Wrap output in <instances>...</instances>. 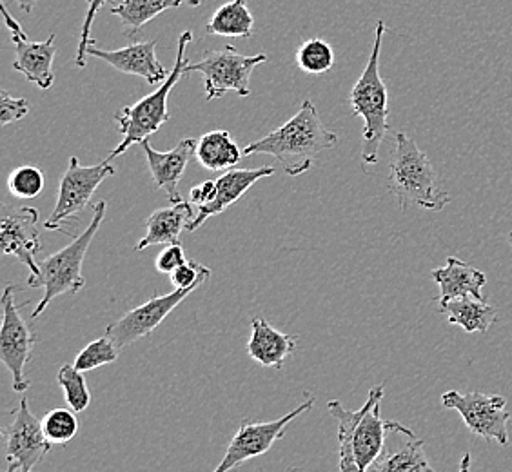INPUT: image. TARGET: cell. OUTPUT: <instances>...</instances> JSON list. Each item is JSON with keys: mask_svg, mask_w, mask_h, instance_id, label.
<instances>
[{"mask_svg": "<svg viewBox=\"0 0 512 472\" xmlns=\"http://www.w3.org/2000/svg\"><path fill=\"white\" fill-rule=\"evenodd\" d=\"M180 2H184V0H180ZM189 6L197 8V6H200V0H189Z\"/></svg>", "mask_w": 512, "mask_h": 472, "instance_id": "ab89813d", "label": "cell"}, {"mask_svg": "<svg viewBox=\"0 0 512 472\" xmlns=\"http://www.w3.org/2000/svg\"><path fill=\"white\" fill-rule=\"evenodd\" d=\"M119 351V347L113 344V340L108 335L100 336L95 342H91V344L86 345L80 351L73 365L82 373H88V371H93V369H99L102 365L117 362L119 360Z\"/></svg>", "mask_w": 512, "mask_h": 472, "instance_id": "f546056e", "label": "cell"}, {"mask_svg": "<svg viewBox=\"0 0 512 472\" xmlns=\"http://www.w3.org/2000/svg\"><path fill=\"white\" fill-rule=\"evenodd\" d=\"M140 146H142L146 158H148L149 171H151V177L155 180V186L168 195L171 204L182 202V197L178 193V184L184 177V171L188 168L189 160L195 157L197 142L193 138H184V140L178 142L175 149L166 151V153L153 149L149 138L144 140Z\"/></svg>", "mask_w": 512, "mask_h": 472, "instance_id": "e0dca14e", "label": "cell"}, {"mask_svg": "<svg viewBox=\"0 0 512 472\" xmlns=\"http://www.w3.org/2000/svg\"><path fill=\"white\" fill-rule=\"evenodd\" d=\"M0 251L15 256L28 267L30 275H37L39 264L35 256L42 251L39 233V211L35 207L2 206L0 215Z\"/></svg>", "mask_w": 512, "mask_h": 472, "instance_id": "5bb4252c", "label": "cell"}, {"mask_svg": "<svg viewBox=\"0 0 512 472\" xmlns=\"http://www.w3.org/2000/svg\"><path fill=\"white\" fill-rule=\"evenodd\" d=\"M296 66L307 75H324L335 66V51L322 39H309L296 51Z\"/></svg>", "mask_w": 512, "mask_h": 472, "instance_id": "4316f807", "label": "cell"}, {"mask_svg": "<svg viewBox=\"0 0 512 472\" xmlns=\"http://www.w3.org/2000/svg\"><path fill=\"white\" fill-rule=\"evenodd\" d=\"M8 187L13 197L22 200H31L39 197L44 189V175L39 168L33 166H20L8 178Z\"/></svg>", "mask_w": 512, "mask_h": 472, "instance_id": "4dcf8cb0", "label": "cell"}, {"mask_svg": "<svg viewBox=\"0 0 512 472\" xmlns=\"http://www.w3.org/2000/svg\"><path fill=\"white\" fill-rule=\"evenodd\" d=\"M255 19L247 8L246 0H229L220 6L207 22L209 35L229 37V39H251Z\"/></svg>", "mask_w": 512, "mask_h": 472, "instance_id": "d4e9b609", "label": "cell"}, {"mask_svg": "<svg viewBox=\"0 0 512 472\" xmlns=\"http://www.w3.org/2000/svg\"><path fill=\"white\" fill-rule=\"evenodd\" d=\"M440 313H444L449 318V324L460 325L465 333H482L485 335L491 325L496 322V307L487 304L485 300H476V298H454L438 307Z\"/></svg>", "mask_w": 512, "mask_h": 472, "instance_id": "cb8c5ba5", "label": "cell"}, {"mask_svg": "<svg viewBox=\"0 0 512 472\" xmlns=\"http://www.w3.org/2000/svg\"><path fill=\"white\" fill-rule=\"evenodd\" d=\"M211 275L209 267L198 264L197 260H188L186 264L178 267L175 273H171V284L175 289H198Z\"/></svg>", "mask_w": 512, "mask_h": 472, "instance_id": "1f68e13d", "label": "cell"}, {"mask_svg": "<svg viewBox=\"0 0 512 472\" xmlns=\"http://www.w3.org/2000/svg\"><path fill=\"white\" fill-rule=\"evenodd\" d=\"M338 137L316 113L315 104L306 100L295 117L289 118L282 128L264 138L247 144L244 155H271L275 157L286 175H304L313 166L322 151L335 148Z\"/></svg>", "mask_w": 512, "mask_h": 472, "instance_id": "7a4b0ae2", "label": "cell"}, {"mask_svg": "<svg viewBox=\"0 0 512 472\" xmlns=\"http://www.w3.org/2000/svg\"><path fill=\"white\" fill-rule=\"evenodd\" d=\"M188 260H186V255H184V247L182 244H171V246L166 247L164 251H160V255L157 256V262H155V267H157L158 273H162V275H171V273H175L178 267L182 266V264H186Z\"/></svg>", "mask_w": 512, "mask_h": 472, "instance_id": "e575fe53", "label": "cell"}, {"mask_svg": "<svg viewBox=\"0 0 512 472\" xmlns=\"http://www.w3.org/2000/svg\"><path fill=\"white\" fill-rule=\"evenodd\" d=\"M275 173L276 169L273 166L256 169H229V171H226L222 177L217 178L215 198L206 206L198 207L197 215L188 226V233L197 231L198 227L204 226V222H207L209 218L224 213L227 207L237 204L238 200L244 197L258 180L273 177Z\"/></svg>", "mask_w": 512, "mask_h": 472, "instance_id": "ac0fdd59", "label": "cell"}, {"mask_svg": "<svg viewBox=\"0 0 512 472\" xmlns=\"http://www.w3.org/2000/svg\"><path fill=\"white\" fill-rule=\"evenodd\" d=\"M471 472V453L463 454L462 462H460V471Z\"/></svg>", "mask_w": 512, "mask_h": 472, "instance_id": "74e56055", "label": "cell"}, {"mask_svg": "<svg viewBox=\"0 0 512 472\" xmlns=\"http://www.w3.org/2000/svg\"><path fill=\"white\" fill-rule=\"evenodd\" d=\"M15 2L19 4L20 10L28 13V15H30L31 11L35 10V4H37V0H15Z\"/></svg>", "mask_w": 512, "mask_h": 472, "instance_id": "8d00e7d4", "label": "cell"}, {"mask_svg": "<svg viewBox=\"0 0 512 472\" xmlns=\"http://www.w3.org/2000/svg\"><path fill=\"white\" fill-rule=\"evenodd\" d=\"M367 472H436L427 460L424 440L411 433L396 447H385L384 453Z\"/></svg>", "mask_w": 512, "mask_h": 472, "instance_id": "603a6c76", "label": "cell"}, {"mask_svg": "<svg viewBox=\"0 0 512 472\" xmlns=\"http://www.w3.org/2000/svg\"><path fill=\"white\" fill-rule=\"evenodd\" d=\"M191 40H193L191 31H184L180 35L175 68L169 71L168 79L164 80L153 93H149L144 99L120 109L119 113H115V122L120 128V133L124 135V140L109 153L108 158H106L108 162L120 157L122 153H126L131 146L142 144L144 140H148L151 135H155L158 129L168 122L169 91L175 88L178 80L186 75V66L189 64L186 50H188V44Z\"/></svg>", "mask_w": 512, "mask_h": 472, "instance_id": "8992f818", "label": "cell"}, {"mask_svg": "<svg viewBox=\"0 0 512 472\" xmlns=\"http://www.w3.org/2000/svg\"><path fill=\"white\" fill-rule=\"evenodd\" d=\"M2 15L10 30L13 48H15L13 69H17L40 89H50L55 82V73H53V60L57 55L55 35L51 33L48 40L44 42H31L22 30V26L13 19V15H10V11L4 4H2Z\"/></svg>", "mask_w": 512, "mask_h": 472, "instance_id": "9a60e30c", "label": "cell"}, {"mask_svg": "<svg viewBox=\"0 0 512 472\" xmlns=\"http://www.w3.org/2000/svg\"><path fill=\"white\" fill-rule=\"evenodd\" d=\"M431 276L440 287V304L467 296L483 300L482 289L487 284V276L456 256H449L447 264L434 269Z\"/></svg>", "mask_w": 512, "mask_h": 472, "instance_id": "44dd1931", "label": "cell"}, {"mask_svg": "<svg viewBox=\"0 0 512 472\" xmlns=\"http://www.w3.org/2000/svg\"><path fill=\"white\" fill-rule=\"evenodd\" d=\"M30 109L28 100L15 99L6 89L0 91V126H8L11 122L22 120L30 113Z\"/></svg>", "mask_w": 512, "mask_h": 472, "instance_id": "836d02e7", "label": "cell"}, {"mask_svg": "<svg viewBox=\"0 0 512 472\" xmlns=\"http://www.w3.org/2000/svg\"><path fill=\"white\" fill-rule=\"evenodd\" d=\"M57 382L64 391V398L68 402L69 409H73L75 413H82L88 409L91 394H89L88 384H86V378L82 371H79L73 364H64L57 374Z\"/></svg>", "mask_w": 512, "mask_h": 472, "instance_id": "83f0119b", "label": "cell"}, {"mask_svg": "<svg viewBox=\"0 0 512 472\" xmlns=\"http://www.w3.org/2000/svg\"><path fill=\"white\" fill-rule=\"evenodd\" d=\"M442 405L444 409L460 413L467 429L483 440H494L500 445L509 443L507 422L512 414L505 409L507 400L503 396H487L478 391L467 394L447 391L442 396Z\"/></svg>", "mask_w": 512, "mask_h": 472, "instance_id": "8fae6325", "label": "cell"}, {"mask_svg": "<svg viewBox=\"0 0 512 472\" xmlns=\"http://www.w3.org/2000/svg\"><path fill=\"white\" fill-rule=\"evenodd\" d=\"M289 472H304V471H298V469H293V471H289Z\"/></svg>", "mask_w": 512, "mask_h": 472, "instance_id": "b9f144b4", "label": "cell"}, {"mask_svg": "<svg viewBox=\"0 0 512 472\" xmlns=\"http://www.w3.org/2000/svg\"><path fill=\"white\" fill-rule=\"evenodd\" d=\"M384 385L371 389L362 409L347 411L338 400L327 404V411L338 422L340 472H367L384 453L389 433L404 427L400 422L382 420L380 405Z\"/></svg>", "mask_w": 512, "mask_h": 472, "instance_id": "6da1fadb", "label": "cell"}, {"mask_svg": "<svg viewBox=\"0 0 512 472\" xmlns=\"http://www.w3.org/2000/svg\"><path fill=\"white\" fill-rule=\"evenodd\" d=\"M242 155L244 151L238 148L237 142L226 129H217L202 135L195 149L198 164L213 173L235 169L242 160Z\"/></svg>", "mask_w": 512, "mask_h": 472, "instance_id": "7402d4cb", "label": "cell"}, {"mask_svg": "<svg viewBox=\"0 0 512 472\" xmlns=\"http://www.w3.org/2000/svg\"><path fill=\"white\" fill-rule=\"evenodd\" d=\"M42 431L51 445H66L79 433V420L73 409H53L42 418Z\"/></svg>", "mask_w": 512, "mask_h": 472, "instance_id": "f1b7e54d", "label": "cell"}, {"mask_svg": "<svg viewBox=\"0 0 512 472\" xmlns=\"http://www.w3.org/2000/svg\"><path fill=\"white\" fill-rule=\"evenodd\" d=\"M15 471H19V467H17V465H15V463H10V465H8V469H6V471H4V472H15Z\"/></svg>", "mask_w": 512, "mask_h": 472, "instance_id": "f35d334b", "label": "cell"}, {"mask_svg": "<svg viewBox=\"0 0 512 472\" xmlns=\"http://www.w3.org/2000/svg\"><path fill=\"white\" fill-rule=\"evenodd\" d=\"M86 2H89V0H86Z\"/></svg>", "mask_w": 512, "mask_h": 472, "instance_id": "7bdbcfd3", "label": "cell"}, {"mask_svg": "<svg viewBox=\"0 0 512 472\" xmlns=\"http://www.w3.org/2000/svg\"><path fill=\"white\" fill-rule=\"evenodd\" d=\"M115 173H117V169L108 160H104L97 166L84 168V166H80L79 158H69L68 171L60 180L57 204L51 211L50 218L44 222V227L50 231H60L64 235H69L62 224L77 217L80 211H84L100 184L106 178L113 177Z\"/></svg>", "mask_w": 512, "mask_h": 472, "instance_id": "9c48e42d", "label": "cell"}, {"mask_svg": "<svg viewBox=\"0 0 512 472\" xmlns=\"http://www.w3.org/2000/svg\"><path fill=\"white\" fill-rule=\"evenodd\" d=\"M195 213L191 202H178L168 207L157 209L146 220V235L138 242L135 251H144L153 246H171L180 244L182 231H188V226L193 222Z\"/></svg>", "mask_w": 512, "mask_h": 472, "instance_id": "d6986e66", "label": "cell"}, {"mask_svg": "<svg viewBox=\"0 0 512 472\" xmlns=\"http://www.w3.org/2000/svg\"><path fill=\"white\" fill-rule=\"evenodd\" d=\"M108 0H89L88 2V11H86V19H84V24H82V31H80V44L79 50H77V57H75V64L79 66V68H86L88 66V48L91 44H95V40L89 37V33H91V26H93V20L97 17V13L99 10H102V6L106 4Z\"/></svg>", "mask_w": 512, "mask_h": 472, "instance_id": "d6a6232c", "label": "cell"}, {"mask_svg": "<svg viewBox=\"0 0 512 472\" xmlns=\"http://www.w3.org/2000/svg\"><path fill=\"white\" fill-rule=\"evenodd\" d=\"M215 193H217V180H206L191 189L189 202L197 204L198 207L206 206L215 198Z\"/></svg>", "mask_w": 512, "mask_h": 472, "instance_id": "d590c367", "label": "cell"}, {"mask_svg": "<svg viewBox=\"0 0 512 472\" xmlns=\"http://www.w3.org/2000/svg\"><path fill=\"white\" fill-rule=\"evenodd\" d=\"M197 289H175L168 295L153 296L146 304L138 305L119 318L115 324L108 325L106 335L119 349L135 344L140 338L153 335L158 325L168 318L182 300H186Z\"/></svg>", "mask_w": 512, "mask_h": 472, "instance_id": "7c38bea8", "label": "cell"}, {"mask_svg": "<svg viewBox=\"0 0 512 472\" xmlns=\"http://www.w3.org/2000/svg\"><path fill=\"white\" fill-rule=\"evenodd\" d=\"M385 22H376L375 42L364 73L351 89L349 102L356 117L364 120L362 131V160L365 166L378 162V151L389 131V95L387 86L380 77V51L384 40Z\"/></svg>", "mask_w": 512, "mask_h": 472, "instance_id": "5b68a950", "label": "cell"}, {"mask_svg": "<svg viewBox=\"0 0 512 472\" xmlns=\"http://www.w3.org/2000/svg\"><path fill=\"white\" fill-rule=\"evenodd\" d=\"M88 55L108 62L111 68L126 75H135L146 80L151 86H157L168 79V71L157 59V40L129 44L122 50H99L95 44L88 48Z\"/></svg>", "mask_w": 512, "mask_h": 472, "instance_id": "2e32d148", "label": "cell"}, {"mask_svg": "<svg viewBox=\"0 0 512 472\" xmlns=\"http://www.w3.org/2000/svg\"><path fill=\"white\" fill-rule=\"evenodd\" d=\"M4 438L8 462L15 463L20 472L35 471L51 451V443L42 431V420L31 413L26 398L13 411V422L4 429Z\"/></svg>", "mask_w": 512, "mask_h": 472, "instance_id": "4fadbf2b", "label": "cell"}, {"mask_svg": "<svg viewBox=\"0 0 512 472\" xmlns=\"http://www.w3.org/2000/svg\"><path fill=\"white\" fill-rule=\"evenodd\" d=\"M106 209H108V204L104 200H100L93 209V218L88 227L84 229V233L73 238V242L69 246L44 258L42 262H39L37 275H30L28 278L30 289H37V287L44 289V296L35 307V311L31 313V320H37L57 296L66 295V293L75 295L82 287L86 286V280L82 276L84 258L88 255L89 246L104 222Z\"/></svg>", "mask_w": 512, "mask_h": 472, "instance_id": "277c9868", "label": "cell"}, {"mask_svg": "<svg viewBox=\"0 0 512 472\" xmlns=\"http://www.w3.org/2000/svg\"><path fill=\"white\" fill-rule=\"evenodd\" d=\"M315 402V396H311V398H307L306 402H302L296 409H293L291 413H287L286 416L273 420V422L242 420L240 429L229 443L222 462L218 463L217 469L213 472L233 471L247 460H253L262 454L269 453L271 447L286 436L287 427L295 422L300 414L311 411Z\"/></svg>", "mask_w": 512, "mask_h": 472, "instance_id": "30bf717a", "label": "cell"}, {"mask_svg": "<svg viewBox=\"0 0 512 472\" xmlns=\"http://www.w3.org/2000/svg\"><path fill=\"white\" fill-rule=\"evenodd\" d=\"M15 291L19 286H6L2 295V329H0V360L8 367L13 378V391L26 393L30 389V380L26 378V365L33 358V347L39 342L31 331L28 320L20 315V309L28 302L19 305L15 302Z\"/></svg>", "mask_w": 512, "mask_h": 472, "instance_id": "ba28073f", "label": "cell"}, {"mask_svg": "<svg viewBox=\"0 0 512 472\" xmlns=\"http://www.w3.org/2000/svg\"><path fill=\"white\" fill-rule=\"evenodd\" d=\"M507 242H509V246L512 247V231L509 233V235H507Z\"/></svg>", "mask_w": 512, "mask_h": 472, "instance_id": "60d3db41", "label": "cell"}, {"mask_svg": "<svg viewBox=\"0 0 512 472\" xmlns=\"http://www.w3.org/2000/svg\"><path fill=\"white\" fill-rule=\"evenodd\" d=\"M267 62L266 53L242 55L235 46L222 50L206 51L202 59L186 66V75L200 73L206 84V100L224 97L227 91H235L240 97H249V80L256 66Z\"/></svg>", "mask_w": 512, "mask_h": 472, "instance_id": "52a82bcc", "label": "cell"}, {"mask_svg": "<svg viewBox=\"0 0 512 472\" xmlns=\"http://www.w3.org/2000/svg\"><path fill=\"white\" fill-rule=\"evenodd\" d=\"M180 4V0H119L109 8V13L122 20L126 37H138L149 20Z\"/></svg>", "mask_w": 512, "mask_h": 472, "instance_id": "484cf974", "label": "cell"}, {"mask_svg": "<svg viewBox=\"0 0 512 472\" xmlns=\"http://www.w3.org/2000/svg\"><path fill=\"white\" fill-rule=\"evenodd\" d=\"M389 191L398 200L402 211L411 206L442 211L451 202V195L440 187L431 160L416 146L413 138L402 131L394 135L389 162Z\"/></svg>", "mask_w": 512, "mask_h": 472, "instance_id": "3957f363", "label": "cell"}, {"mask_svg": "<svg viewBox=\"0 0 512 472\" xmlns=\"http://www.w3.org/2000/svg\"><path fill=\"white\" fill-rule=\"evenodd\" d=\"M296 349L293 336L284 335L273 329L266 318L251 320V336L247 342V354L262 367L282 369L287 358Z\"/></svg>", "mask_w": 512, "mask_h": 472, "instance_id": "ffe728a7", "label": "cell"}]
</instances>
